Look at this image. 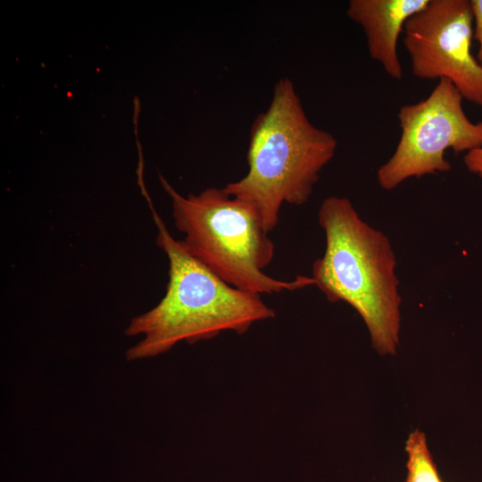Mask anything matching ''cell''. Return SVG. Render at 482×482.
<instances>
[{
	"mask_svg": "<svg viewBox=\"0 0 482 482\" xmlns=\"http://www.w3.org/2000/svg\"><path fill=\"white\" fill-rule=\"evenodd\" d=\"M473 13V39L478 43L476 59L482 67V0H470Z\"/></svg>",
	"mask_w": 482,
	"mask_h": 482,
	"instance_id": "obj_9",
	"label": "cell"
},
{
	"mask_svg": "<svg viewBox=\"0 0 482 482\" xmlns=\"http://www.w3.org/2000/svg\"><path fill=\"white\" fill-rule=\"evenodd\" d=\"M472 39L470 0H429L406 21L403 43L415 77L447 79L464 99L482 106V67Z\"/></svg>",
	"mask_w": 482,
	"mask_h": 482,
	"instance_id": "obj_6",
	"label": "cell"
},
{
	"mask_svg": "<svg viewBox=\"0 0 482 482\" xmlns=\"http://www.w3.org/2000/svg\"><path fill=\"white\" fill-rule=\"evenodd\" d=\"M140 188L158 229L156 244L168 258L169 279L162 300L133 318L125 329L126 336H144L126 352L128 361L154 357L181 341L193 344L222 331L242 335L255 322L275 317L261 295L229 285L176 240L154 209L145 184Z\"/></svg>",
	"mask_w": 482,
	"mask_h": 482,
	"instance_id": "obj_1",
	"label": "cell"
},
{
	"mask_svg": "<svg viewBox=\"0 0 482 482\" xmlns=\"http://www.w3.org/2000/svg\"><path fill=\"white\" fill-rule=\"evenodd\" d=\"M462 100L453 84L443 78L427 98L400 107V139L377 171L383 189L393 190L411 178L449 171L447 149L459 154L482 146V121L469 119Z\"/></svg>",
	"mask_w": 482,
	"mask_h": 482,
	"instance_id": "obj_5",
	"label": "cell"
},
{
	"mask_svg": "<svg viewBox=\"0 0 482 482\" xmlns=\"http://www.w3.org/2000/svg\"><path fill=\"white\" fill-rule=\"evenodd\" d=\"M429 0H350L349 19L365 33L370 56L379 62L386 73L403 78L397 44L406 21L423 10Z\"/></svg>",
	"mask_w": 482,
	"mask_h": 482,
	"instance_id": "obj_7",
	"label": "cell"
},
{
	"mask_svg": "<svg viewBox=\"0 0 482 482\" xmlns=\"http://www.w3.org/2000/svg\"><path fill=\"white\" fill-rule=\"evenodd\" d=\"M337 147L335 137L308 119L293 81L281 78L268 108L252 124L247 173L223 189L250 204L270 232L284 204L308 202Z\"/></svg>",
	"mask_w": 482,
	"mask_h": 482,
	"instance_id": "obj_3",
	"label": "cell"
},
{
	"mask_svg": "<svg viewBox=\"0 0 482 482\" xmlns=\"http://www.w3.org/2000/svg\"><path fill=\"white\" fill-rule=\"evenodd\" d=\"M408 453L406 482H442L427 445L424 433L416 429L406 441Z\"/></svg>",
	"mask_w": 482,
	"mask_h": 482,
	"instance_id": "obj_8",
	"label": "cell"
},
{
	"mask_svg": "<svg viewBox=\"0 0 482 482\" xmlns=\"http://www.w3.org/2000/svg\"><path fill=\"white\" fill-rule=\"evenodd\" d=\"M171 199L175 227L187 251L229 285L258 295L294 291L314 285L312 277L281 280L263 272L275 246L259 212L224 189L208 187L181 195L159 174Z\"/></svg>",
	"mask_w": 482,
	"mask_h": 482,
	"instance_id": "obj_4",
	"label": "cell"
},
{
	"mask_svg": "<svg viewBox=\"0 0 482 482\" xmlns=\"http://www.w3.org/2000/svg\"><path fill=\"white\" fill-rule=\"evenodd\" d=\"M318 221L326 245L312 263L314 285L329 302H345L360 314L379 354H395L402 298L390 239L362 219L344 196L326 197Z\"/></svg>",
	"mask_w": 482,
	"mask_h": 482,
	"instance_id": "obj_2",
	"label": "cell"
},
{
	"mask_svg": "<svg viewBox=\"0 0 482 482\" xmlns=\"http://www.w3.org/2000/svg\"><path fill=\"white\" fill-rule=\"evenodd\" d=\"M463 162L469 171L482 177V146L466 153Z\"/></svg>",
	"mask_w": 482,
	"mask_h": 482,
	"instance_id": "obj_10",
	"label": "cell"
}]
</instances>
